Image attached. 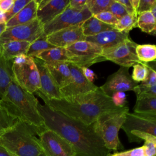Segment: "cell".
Listing matches in <instances>:
<instances>
[{
    "mask_svg": "<svg viewBox=\"0 0 156 156\" xmlns=\"http://www.w3.org/2000/svg\"><path fill=\"white\" fill-rule=\"evenodd\" d=\"M38 108L46 127L66 140L74 148L76 156H106L110 153L95 132L93 123L85 124L51 110L45 104L38 103Z\"/></svg>",
    "mask_w": 156,
    "mask_h": 156,
    "instance_id": "6da1fadb",
    "label": "cell"
},
{
    "mask_svg": "<svg viewBox=\"0 0 156 156\" xmlns=\"http://www.w3.org/2000/svg\"><path fill=\"white\" fill-rule=\"evenodd\" d=\"M35 93L51 110L87 125L94 123L104 113L122 107H116L111 98L107 96L100 87L87 93L63 97L59 99H48L38 90Z\"/></svg>",
    "mask_w": 156,
    "mask_h": 156,
    "instance_id": "7a4b0ae2",
    "label": "cell"
},
{
    "mask_svg": "<svg viewBox=\"0 0 156 156\" xmlns=\"http://www.w3.org/2000/svg\"><path fill=\"white\" fill-rule=\"evenodd\" d=\"M38 103L34 95L23 89L14 79L0 99V105L10 116L32 126L37 135L46 128L38 108Z\"/></svg>",
    "mask_w": 156,
    "mask_h": 156,
    "instance_id": "3957f363",
    "label": "cell"
},
{
    "mask_svg": "<svg viewBox=\"0 0 156 156\" xmlns=\"http://www.w3.org/2000/svg\"><path fill=\"white\" fill-rule=\"evenodd\" d=\"M35 129L18 120L0 136V145L14 156H40L42 149Z\"/></svg>",
    "mask_w": 156,
    "mask_h": 156,
    "instance_id": "277c9868",
    "label": "cell"
},
{
    "mask_svg": "<svg viewBox=\"0 0 156 156\" xmlns=\"http://www.w3.org/2000/svg\"><path fill=\"white\" fill-rule=\"evenodd\" d=\"M129 112V107L125 105L121 108L101 115L93 123L95 132L102 140L108 151H118L123 148L118 133Z\"/></svg>",
    "mask_w": 156,
    "mask_h": 156,
    "instance_id": "5b68a950",
    "label": "cell"
},
{
    "mask_svg": "<svg viewBox=\"0 0 156 156\" xmlns=\"http://www.w3.org/2000/svg\"><path fill=\"white\" fill-rule=\"evenodd\" d=\"M12 70L14 80L28 93L33 94L40 89V75L33 57L26 54L15 57Z\"/></svg>",
    "mask_w": 156,
    "mask_h": 156,
    "instance_id": "8992f818",
    "label": "cell"
},
{
    "mask_svg": "<svg viewBox=\"0 0 156 156\" xmlns=\"http://www.w3.org/2000/svg\"><path fill=\"white\" fill-rule=\"evenodd\" d=\"M73 63L79 67L88 68L92 65L105 61L103 49L98 44L86 40L77 41L65 48Z\"/></svg>",
    "mask_w": 156,
    "mask_h": 156,
    "instance_id": "52a82bcc",
    "label": "cell"
},
{
    "mask_svg": "<svg viewBox=\"0 0 156 156\" xmlns=\"http://www.w3.org/2000/svg\"><path fill=\"white\" fill-rule=\"evenodd\" d=\"M37 135L45 156H76L73 146L54 131L46 127Z\"/></svg>",
    "mask_w": 156,
    "mask_h": 156,
    "instance_id": "ba28073f",
    "label": "cell"
},
{
    "mask_svg": "<svg viewBox=\"0 0 156 156\" xmlns=\"http://www.w3.org/2000/svg\"><path fill=\"white\" fill-rule=\"evenodd\" d=\"M91 16L86 5L82 10L73 9L68 5L61 13L43 26L44 34L48 35L63 29L82 24Z\"/></svg>",
    "mask_w": 156,
    "mask_h": 156,
    "instance_id": "9c48e42d",
    "label": "cell"
},
{
    "mask_svg": "<svg viewBox=\"0 0 156 156\" xmlns=\"http://www.w3.org/2000/svg\"><path fill=\"white\" fill-rule=\"evenodd\" d=\"M44 34L43 26L37 18L26 24L5 29L0 36V44L12 41L33 42Z\"/></svg>",
    "mask_w": 156,
    "mask_h": 156,
    "instance_id": "30bf717a",
    "label": "cell"
},
{
    "mask_svg": "<svg viewBox=\"0 0 156 156\" xmlns=\"http://www.w3.org/2000/svg\"><path fill=\"white\" fill-rule=\"evenodd\" d=\"M137 43L130 38L117 46L104 49L102 57L105 60H110L120 66L130 68L137 63H142L138 58L135 48Z\"/></svg>",
    "mask_w": 156,
    "mask_h": 156,
    "instance_id": "8fae6325",
    "label": "cell"
},
{
    "mask_svg": "<svg viewBox=\"0 0 156 156\" xmlns=\"http://www.w3.org/2000/svg\"><path fill=\"white\" fill-rule=\"evenodd\" d=\"M138 85L135 82L129 73V68L121 66L119 69L110 75L105 83L100 87L102 91L110 97L117 92H126L133 91Z\"/></svg>",
    "mask_w": 156,
    "mask_h": 156,
    "instance_id": "7c38bea8",
    "label": "cell"
},
{
    "mask_svg": "<svg viewBox=\"0 0 156 156\" xmlns=\"http://www.w3.org/2000/svg\"><path fill=\"white\" fill-rule=\"evenodd\" d=\"M121 129L128 138L133 132L147 133L156 136V116L127 112Z\"/></svg>",
    "mask_w": 156,
    "mask_h": 156,
    "instance_id": "4fadbf2b",
    "label": "cell"
},
{
    "mask_svg": "<svg viewBox=\"0 0 156 156\" xmlns=\"http://www.w3.org/2000/svg\"><path fill=\"white\" fill-rule=\"evenodd\" d=\"M71 78L69 83L60 89L62 98L87 93L96 90L99 87L89 82L83 76L80 67L69 63Z\"/></svg>",
    "mask_w": 156,
    "mask_h": 156,
    "instance_id": "5bb4252c",
    "label": "cell"
},
{
    "mask_svg": "<svg viewBox=\"0 0 156 156\" xmlns=\"http://www.w3.org/2000/svg\"><path fill=\"white\" fill-rule=\"evenodd\" d=\"M47 41L58 48H66L79 41L85 40L81 24L63 29L46 35Z\"/></svg>",
    "mask_w": 156,
    "mask_h": 156,
    "instance_id": "9a60e30c",
    "label": "cell"
},
{
    "mask_svg": "<svg viewBox=\"0 0 156 156\" xmlns=\"http://www.w3.org/2000/svg\"><path fill=\"white\" fill-rule=\"evenodd\" d=\"M33 58L40 75L41 87L38 91L48 99H61L62 96L60 88L48 69L44 62L36 57H33Z\"/></svg>",
    "mask_w": 156,
    "mask_h": 156,
    "instance_id": "2e32d148",
    "label": "cell"
},
{
    "mask_svg": "<svg viewBox=\"0 0 156 156\" xmlns=\"http://www.w3.org/2000/svg\"><path fill=\"white\" fill-rule=\"evenodd\" d=\"M69 0L37 1V18L44 26L61 13L68 5Z\"/></svg>",
    "mask_w": 156,
    "mask_h": 156,
    "instance_id": "e0dca14e",
    "label": "cell"
},
{
    "mask_svg": "<svg viewBox=\"0 0 156 156\" xmlns=\"http://www.w3.org/2000/svg\"><path fill=\"white\" fill-rule=\"evenodd\" d=\"M128 38H129V32L119 31L114 28L94 36L86 37L85 40L98 44L104 50L115 47Z\"/></svg>",
    "mask_w": 156,
    "mask_h": 156,
    "instance_id": "ac0fdd59",
    "label": "cell"
},
{
    "mask_svg": "<svg viewBox=\"0 0 156 156\" xmlns=\"http://www.w3.org/2000/svg\"><path fill=\"white\" fill-rule=\"evenodd\" d=\"M37 1L30 0L25 7L5 23L6 28L26 24L37 18Z\"/></svg>",
    "mask_w": 156,
    "mask_h": 156,
    "instance_id": "d6986e66",
    "label": "cell"
},
{
    "mask_svg": "<svg viewBox=\"0 0 156 156\" xmlns=\"http://www.w3.org/2000/svg\"><path fill=\"white\" fill-rule=\"evenodd\" d=\"M44 63L60 89L69 83L71 78L69 63L46 62Z\"/></svg>",
    "mask_w": 156,
    "mask_h": 156,
    "instance_id": "ffe728a7",
    "label": "cell"
},
{
    "mask_svg": "<svg viewBox=\"0 0 156 156\" xmlns=\"http://www.w3.org/2000/svg\"><path fill=\"white\" fill-rule=\"evenodd\" d=\"M30 43L12 41L0 44V55L6 60H13L15 57L26 54Z\"/></svg>",
    "mask_w": 156,
    "mask_h": 156,
    "instance_id": "44dd1931",
    "label": "cell"
},
{
    "mask_svg": "<svg viewBox=\"0 0 156 156\" xmlns=\"http://www.w3.org/2000/svg\"><path fill=\"white\" fill-rule=\"evenodd\" d=\"M46 63H72V59L68 55L65 48L55 47L38 54L35 57Z\"/></svg>",
    "mask_w": 156,
    "mask_h": 156,
    "instance_id": "7402d4cb",
    "label": "cell"
},
{
    "mask_svg": "<svg viewBox=\"0 0 156 156\" xmlns=\"http://www.w3.org/2000/svg\"><path fill=\"white\" fill-rule=\"evenodd\" d=\"M81 27L83 35L86 37L94 36L105 30L114 29V27L105 24L96 18L94 16L85 20Z\"/></svg>",
    "mask_w": 156,
    "mask_h": 156,
    "instance_id": "603a6c76",
    "label": "cell"
},
{
    "mask_svg": "<svg viewBox=\"0 0 156 156\" xmlns=\"http://www.w3.org/2000/svg\"><path fill=\"white\" fill-rule=\"evenodd\" d=\"M13 60H6L0 55V99L13 79L12 70Z\"/></svg>",
    "mask_w": 156,
    "mask_h": 156,
    "instance_id": "cb8c5ba5",
    "label": "cell"
},
{
    "mask_svg": "<svg viewBox=\"0 0 156 156\" xmlns=\"http://www.w3.org/2000/svg\"><path fill=\"white\" fill-rule=\"evenodd\" d=\"M133 111L136 113L156 116V97L136 98Z\"/></svg>",
    "mask_w": 156,
    "mask_h": 156,
    "instance_id": "d4e9b609",
    "label": "cell"
},
{
    "mask_svg": "<svg viewBox=\"0 0 156 156\" xmlns=\"http://www.w3.org/2000/svg\"><path fill=\"white\" fill-rule=\"evenodd\" d=\"M155 20L156 18L153 16L150 11L142 13L138 15L137 27L144 32L155 35L156 29Z\"/></svg>",
    "mask_w": 156,
    "mask_h": 156,
    "instance_id": "484cf974",
    "label": "cell"
},
{
    "mask_svg": "<svg viewBox=\"0 0 156 156\" xmlns=\"http://www.w3.org/2000/svg\"><path fill=\"white\" fill-rule=\"evenodd\" d=\"M54 48H55V46L52 45L47 41L46 35L43 34L30 44L26 52V55L35 57L43 51Z\"/></svg>",
    "mask_w": 156,
    "mask_h": 156,
    "instance_id": "4316f807",
    "label": "cell"
},
{
    "mask_svg": "<svg viewBox=\"0 0 156 156\" xmlns=\"http://www.w3.org/2000/svg\"><path fill=\"white\" fill-rule=\"evenodd\" d=\"M135 51L138 58L142 63H150L155 60L156 46L155 44H137Z\"/></svg>",
    "mask_w": 156,
    "mask_h": 156,
    "instance_id": "83f0119b",
    "label": "cell"
},
{
    "mask_svg": "<svg viewBox=\"0 0 156 156\" xmlns=\"http://www.w3.org/2000/svg\"><path fill=\"white\" fill-rule=\"evenodd\" d=\"M137 19L138 15L136 13H127L118 20L117 24L115 26V29L119 31L129 32L130 30L137 27Z\"/></svg>",
    "mask_w": 156,
    "mask_h": 156,
    "instance_id": "f1b7e54d",
    "label": "cell"
},
{
    "mask_svg": "<svg viewBox=\"0 0 156 156\" xmlns=\"http://www.w3.org/2000/svg\"><path fill=\"white\" fill-rule=\"evenodd\" d=\"M113 1V0H87L86 6L92 15L94 16L107 11Z\"/></svg>",
    "mask_w": 156,
    "mask_h": 156,
    "instance_id": "f546056e",
    "label": "cell"
},
{
    "mask_svg": "<svg viewBox=\"0 0 156 156\" xmlns=\"http://www.w3.org/2000/svg\"><path fill=\"white\" fill-rule=\"evenodd\" d=\"M17 121L0 105V136L12 127Z\"/></svg>",
    "mask_w": 156,
    "mask_h": 156,
    "instance_id": "4dcf8cb0",
    "label": "cell"
},
{
    "mask_svg": "<svg viewBox=\"0 0 156 156\" xmlns=\"http://www.w3.org/2000/svg\"><path fill=\"white\" fill-rule=\"evenodd\" d=\"M147 74L148 68L146 63H137L133 66V71L131 77L137 83L143 82L146 79Z\"/></svg>",
    "mask_w": 156,
    "mask_h": 156,
    "instance_id": "1f68e13d",
    "label": "cell"
},
{
    "mask_svg": "<svg viewBox=\"0 0 156 156\" xmlns=\"http://www.w3.org/2000/svg\"><path fill=\"white\" fill-rule=\"evenodd\" d=\"M136 98L142 97H156V85L147 86L142 83L137 85L133 90Z\"/></svg>",
    "mask_w": 156,
    "mask_h": 156,
    "instance_id": "d6a6232c",
    "label": "cell"
},
{
    "mask_svg": "<svg viewBox=\"0 0 156 156\" xmlns=\"http://www.w3.org/2000/svg\"><path fill=\"white\" fill-rule=\"evenodd\" d=\"M30 0H14L11 9L5 13V22L7 23L10 19L18 13L24 7H25Z\"/></svg>",
    "mask_w": 156,
    "mask_h": 156,
    "instance_id": "836d02e7",
    "label": "cell"
},
{
    "mask_svg": "<svg viewBox=\"0 0 156 156\" xmlns=\"http://www.w3.org/2000/svg\"><path fill=\"white\" fill-rule=\"evenodd\" d=\"M107 11L112 13L118 20H119L124 15L127 14L123 5L118 2L116 0H113L112 3L109 6Z\"/></svg>",
    "mask_w": 156,
    "mask_h": 156,
    "instance_id": "e575fe53",
    "label": "cell"
},
{
    "mask_svg": "<svg viewBox=\"0 0 156 156\" xmlns=\"http://www.w3.org/2000/svg\"><path fill=\"white\" fill-rule=\"evenodd\" d=\"M94 16L98 20H100L101 21L105 24H107L108 25L113 26L114 28H115V26L117 24L118 21V20L112 13H111L108 11H105V12H101L96 15H94Z\"/></svg>",
    "mask_w": 156,
    "mask_h": 156,
    "instance_id": "d590c367",
    "label": "cell"
},
{
    "mask_svg": "<svg viewBox=\"0 0 156 156\" xmlns=\"http://www.w3.org/2000/svg\"><path fill=\"white\" fill-rule=\"evenodd\" d=\"M106 156H146L144 151V148L142 146L136 147L130 150L116 152L113 154L108 153Z\"/></svg>",
    "mask_w": 156,
    "mask_h": 156,
    "instance_id": "8d00e7d4",
    "label": "cell"
},
{
    "mask_svg": "<svg viewBox=\"0 0 156 156\" xmlns=\"http://www.w3.org/2000/svg\"><path fill=\"white\" fill-rule=\"evenodd\" d=\"M148 68V74L146 79L141 82L142 84L147 86L156 85V71L155 66L152 67L150 63H145Z\"/></svg>",
    "mask_w": 156,
    "mask_h": 156,
    "instance_id": "74e56055",
    "label": "cell"
},
{
    "mask_svg": "<svg viewBox=\"0 0 156 156\" xmlns=\"http://www.w3.org/2000/svg\"><path fill=\"white\" fill-rule=\"evenodd\" d=\"M156 2V0H140L138 6L137 7L136 13L138 15L140 14L149 12L152 5Z\"/></svg>",
    "mask_w": 156,
    "mask_h": 156,
    "instance_id": "f35d334b",
    "label": "cell"
},
{
    "mask_svg": "<svg viewBox=\"0 0 156 156\" xmlns=\"http://www.w3.org/2000/svg\"><path fill=\"white\" fill-rule=\"evenodd\" d=\"M111 99L116 107H124L127 103L125 92H117L112 94Z\"/></svg>",
    "mask_w": 156,
    "mask_h": 156,
    "instance_id": "ab89813d",
    "label": "cell"
},
{
    "mask_svg": "<svg viewBox=\"0 0 156 156\" xmlns=\"http://www.w3.org/2000/svg\"><path fill=\"white\" fill-rule=\"evenodd\" d=\"M86 2L87 0H69L68 5L73 9L82 10L85 7Z\"/></svg>",
    "mask_w": 156,
    "mask_h": 156,
    "instance_id": "60d3db41",
    "label": "cell"
},
{
    "mask_svg": "<svg viewBox=\"0 0 156 156\" xmlns=\"http://www.w3.org/2000/svg\"><path fill=\"white\" fill-rule=\"evenodd\" d=\"M81 69V71L84 76V77L90 82L93 83V82L97 79L96 75L90 69L86 67H80Z\"/></svg>",
    "mask_w": 156,
    "mask_h": 156,
    "instance_id": "b9f144b4",
    "label": "cell"
},
{
    "mask_svg": "<svg viewBox=\"0 0 156 156\" xmlns=\"http://www.w3.org/2000/svg\"><path fill=\"white\" fill-rule=\"evenodd\" d=\"M14 0H0V10L5 13L12 7Z\"/></svg>",
    "mask_w": 156,
    "mask_h": 156,
    "instance_id": "7bdbcfd3",
    "label": "cell"
},
{
    "mask_svg": "<svg viewBox=\"0 0 156 156\" xmlns=\"http://www.w3.org/2000/svg\"><path fill=\"white\" fill-rule=\"evenodd\" d=\"M116 1L123 5V7L126 9L127 13L132 14V13H136L135 12V10H133V7H132L130 0H116Z\"/></svg>",
    "mask_w": 156,
    "mask_h": 156,
    "instance_id": "ee69618b",
    "label": "cell"
},
{
    "mask_svg": "<svg viewBox=\"0 0 156 156\" xmlns=\"http://www.w3.org/2000/svg\"><path fill=\"white\" fill-rule=\"evenodd\" d=\"M0 156H14L4 146L0 145Z\"/></svg>",
    "mask_w": 156,
    "mask_h": 156,
    "instance_id": "f6af8a7d",
    "label": "cell"
},
{
    "mask_svg": "<svg viewBox=\"0 0 156 156\" xmlns=\"http://www.w3.org/2000/svg\"><path fill=\"white\" fill-rule=\"evenodd\" d=\"M139 1L140 0H130V4L132 5V7H133V10H135V12H136L137 7L138 6V4H139Z\"/></svg>",
    "mask_w": 156,
    "mask_h": 156,
    "instance_id": "bcb514c9",
    "label": "cell"
},
{
    "mask_svg": "<svg viewBox=\"0 0 156 156\" xmlns=\"http://www.w3.org/2000/svg\"><path fill=\"white\" fill-rule=\"evenodd\" d=\"M2 23H6L5 13L2 12H0V24Z\"/></svg>",
    "mask_w": 156,
    "mask_h": 156,
    "instance_id": "7dc6e473",
    "label": "cell"
},
{
    "mask_svg": "<svg viewBox=\"0 0 156 156\" xmlns=\"http://www.w3.org/2000/svg\"><path fill=\"white\" fill-rule=\"evenodd\" d=\"M150 12H151V13L153 15V16L156 18V2L152 5Z\"/></svg>",
    "mask_w": 156,
    "mask_h": 156,
    "instance_id": "c3c4849f",
    "label": "cell"
},
{
    "mask_svg": "<svg viewBox=\"0 0 156 156\" xmlns=\"http://www.w3.org/2000/svg\"><path fill=\"white\" fill-rule=\"evenodd\" d=\"M6 29V25L5 23H2V24H0V36L1 35V34L5 31Z\"/></svg>",
    "mask_w": 156,
    "mask_h": 156,
    "instance_id": "681fc988",
    "label": "cell"
},
{
    "mask_svg": "<svg viewBox=\"0 0 156 156\" xmlns=\"http://www.w3.org/2000/svg\"><path fill=\"white\" fill-rule=\"evenodd\" d=\"M40 156H45V155L43 154V153H42V154H41Z\"/></svg>",
    "mask_w": 156,
    "mask_h": 156,
    "instance_id": "f907efd6",
    "label": "cell"
},
{
    "mask_svg": "<svg viewBox=\"0 0 156 156\" xmlns=\"http://www.w3.org/2000/svg\"><path fill=\"white\" fill-rule=\"evenodd\" d=\"M0 12H1V10H0Z\"/></svg>",
    "mask_w": 156,
    "mask_h": 156,
    "instance_id": "816d5d0a",
    "label": "cell"
}]
</instances>
